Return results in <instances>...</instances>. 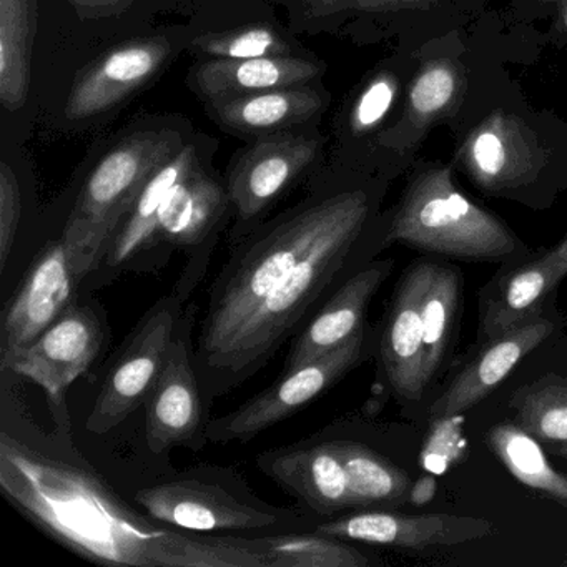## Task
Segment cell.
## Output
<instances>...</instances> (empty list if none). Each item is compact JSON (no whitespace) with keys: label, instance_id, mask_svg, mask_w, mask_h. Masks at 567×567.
Segmentation results:
<instances>
[{"label":"cell","instance_id":"4fadbf2b","mask_svg":"<svg viewBox=\"0 0 567 567\" xmlns=\"http://www.w3.org/2000/svg\"><path fill=\"white\" fill-rule=\"evenodd\" d=\"M436 261L421 258L398 281L380 343L381 367L401 401H416L426 391L423 308Z\"/></svg>","mask_w":567,"mask_h":567},{"label":"cell","instance_id":"7402d4cb","mask_svg":"<svg viewBox=\"0 0 567 567\" xmlns=\"http://www.w3.org/2000/svg\"><path fill=\"white\" fill-rule=\"evenodd\" d=\"M324 95L318 89L310 87V84L298 85L215 99L208 101V111L225 131L265 137L313 121L327 105Z\"/></svg>","mask_w":567,"mask_h":567},{"label":"cell","instance_id":"4316f807","mask_svg":"<svg viewBox=\"0 0 567 567\" xmlns=\"http://www.w3.org/2000/svg\"><path fill=\"white\" fill-rule=\"evenodd\" d=\"M487 443L511 476L567 507V476L554 470L540 441L519 424L501 423L487 431Z\"/></svg>","mask_w":567,"mask_h":567},{"label":"cell","instance_id":"cb8c5ba5","mask_svg":"<svg viewBox=\"0 0 567 567\" xmlns=\"http://www.w3.org/2000/svg\"><path fill=\"white\" fill-rule=\"evenodd\" d=\"M231 207L227 187L197 165L168 194L158 215L155 245L190 248L202 244Z\"/></svg>","mask_w":567,"mask_h":567},{"label":"cell","instance_id":"484cf974","mask_svg":"<svg viewBox=\"0 0 567 567\" xmlns=\"http://www.w3.org/2000/svg\"><path fill=\"white\" fill-rule=\"evenodd\" d=\"M38 0H0V101L19 111L31 91Z\"/></svg>","mask_w":567,"mask_h":567},{"label":"cell","instance_id":"ffe728a7","mask_svg":"<svg viewBox=\"0 0 567 567\" xmlns=\"http://www.w3.org/2000/svg\"><path fill=\"white\" fill-rule=\"evenodd\" d=\"M258 464L267 476L274 477L320 516L353 509L338 441L275 451L261 456Z\"/></svg>","mask_w":567,"mask_h":567},{"label":"cell","instance_id":"74e56055","mask_svg":"<svg viewBox=\"0 0 567 567\" xmlns=\"http://www.w3.org/2000/svg\"><path fill=\"white\" fill-rule=\"evenodd\" d=\"M554 8H556L557 19H559L560 28L567 38V0H553Z\"/></svg>","mask_w":567,"mask_h":567},{"label":"cell","instance_id":"5bb4252c","mask_svg":"<svg viewBox=\"0 0 567 567\" xmlns=\"http://www.w3.org/2000/svg\"><path fill=\"white\" fill-rule=\"evenodd\" d=\"M566 277V268L549 248L501 265L477 297L480 343L503 337L544 315V307Z\"/></svg>","mask_w":567,"mask_h":567},{"label":"cell","instance_id":"44dd1931","mask_svg":"<svg viewBox=\"0 0 567 567\" xmlns=\"http://www.w3.org/2000/svg\"><path fill=\"white\" fill-rule=\"evenodd\" d=\"M466 87V71L456 59H427L408 85L403 118L381 138V144L406 154L416 151L431 128L460 109Z\"/></svg>","mask_w":567,"mask_h":567},{"label":"cell","instance_id":"ba28073f","mask_svg":"<svg viewBox=\"0 0 567 567\" xmlns=\"http://www.w3.org/2000/svg\"><path fill=\"white\" fill-rule=\"evenodd\" d=\"M178 317V300L164 298L138 323L89 414L85 426L91 433H111L151 398L174 343Z\"/></svg>","mask_w":567,"mask_h":567},{"label":"cell","instance_id":"6da1fadb","mask_svg":"<svg viewBox=\"0 0 567 567\" xmlns=\"http://www.w3.org/2000/svg\"><path fill=\"white\" fill-rule=\"evenodd\" d=\"M0 457L4 493L52 536L92 559L135 566L264 567L257 539L158 529L91 474L31 453L8 433H2Z\"/></svg>","mask_w":567,"mask_h":567},{"label":"cell","instance_id":"8992f818","mask_svg":"<svg viewBox=\"0 0 567 567\" xmlns=\"http://www.w3.org/2000/svg\"><path fill=\"white\" fill-rule=\"evenodd\" d=\"M456 164L474 187L489 197L549 207L556 195L550 155L539 135L517 115L494 111L471 128L456 152Z\"/></svg>","mask_w":567,"mask_h":567},{"label":"cell","instance_id":"7a4b0ae2","mask_svg":"<svg viewBox=\"0 0 567 567\" xmlns=\"http://www.w3.org/2000/svg\"><path fill=\"white\" fill-rule=\"evenodd\" d=\"M371 215L373 200L368 192H343L340 207L290 274L221 353L200 371L204 393L218 396L260 370L340 277Z\"/></svg>","mask_w":567,"mask_h":567},{"label":"cell","instance_id":"d6986e66","mask_svg":"<svg viewBox=\"0 0 567 567\" xmlns=\"http://www.w3.org/2000/svg\"><path fill=\"white\" fill-rule=\"evenodd\" d=\"M393 268V260L374 261L348 278L320 313L298 334L288 353L285 370L331 353L363 330L368 307Z\"/></svg>","mask_w":567,"mask_h":567},{"label":"cell","instance_id":"9c48e42d","mask_svg":"<svg viewBox=\"0 0 567 567\" xmlns=\"http://www.w3.org/2000/svg\"><path fill=\"white\" fill-rule=\"evenodd\" d=\"M81 284L62 237L49 244L29 268L6 310L0 331L2 371L68 311Z\"/></svg>","mask_w":567,"mask_h":567},{"label":"cell","instance_id":"f546056e","mask_svg":"<svg viewBox=\"0 0 567 567\" xmlns=\"http://www.w3.org/2000/svg\"><path fill=\"white\" fill-rule=\"evenodd\" d=\"M511 406L516 424L540 443H567V380L546 377L520 386Z\"/></svg>","mask_w":567,"mask_h":567},{"label":"cell","instance_id":"52a82bcc","mask_svg":"<svg viewBox=\"0 0 567 567\" xmlns=\"http://www.w3.org/2000/svg\"><path fill=\"white\" fill-rule=\"evenodd\" d=\"M367 327L350 341L310 363L285 370L271 386L225 416L208 421L205 436L212 443L248 441L310 404L363 361Z\"/></svg>","mask_w":567,"mask_h":567},{"label":"cell","instance_id":"7c38bea8","mask_svg":"<svg viewBox=\"0 0 567 567\" xmlns=\"http://www.w3.org/2000/svg\"><path fill=\"white\" fill-rule=\"evenodd\" d=\"M104 328L97 315L78 301L71 305L31 347L22 350L6 371L29 378L48 391L54 403L89 370L101 353Z\"/></svg>","mask_w":567,"mask_h":567},{"label":"cell","instance_id":"836d02e7","mask_svg":"<svg viewBox=\"0 0 567 567\" xmlns=\"http://www.w3.org/2000/svg\"><path fill=\"white\" fill-rule=\"evenodd\" d=\"M311 14H371L391 16L401 12H427L437 0H307Z\"/></svg>","mask_w":567,"mask_h":567},{"label":"cell","instance_id":"5b68a950","mask_svg":"<svg viewBox=\"0 0 567 567\" xmlns=\"http://www.w3.org/2000/svg\"><path fill=\"white\" fill-rule=\"evenodd\" d=\"M182 148L177 132H137L122 138L95 165L62 234L81 281L104 264L142 188Z\"/></svg>","mask_w":567,"mask_h":567},{"label":"cell","instance_id":"30bf717a","mask_svg":"<svg viewBox=\"0 0 567 567\" xmlns=\"http://www.w3.org/2000/svg\"><path fill=\"white\" fill-rule=\"evenodd\" d=\"M135 503L152 519L188 533L264 530L281 523V513L238 499L217 484L178 480L138 491Z\"/></svg>","mask_w":567,"mask_h":567},{"label":"cell","instance_id":"e575fe53","mask_svg":"<svg viewBox=\"0 0 567 567\" xmlns=\"http://www.w3.org/2000/svg\"><path fill=\"white\" fill-rule=\"evenodd\" d=\"M21 185L14 171L6 162L0 165V264L2 270L14 248L16 235L21 224Z\"/></svg>","mask_w":567,"mask_h":567},{"label":"cell","instance_id":"1f68e13d","mask_svg":"<svg viewBox=\"0 0 567 567\" xmlns=\"http://www.w3.org/2000/svg\"><path fill=\"white\" fill-rule=\"evenodd\" d=\"M195 49L212 59L271 58V55H291V45L268 25H248L235 31L207 34L194 41Z\"/></svg>","mask_w":567,"mask_h":567},{"label":"cell","instance_id":"4dcf8cb0","mask_svg":"<svg viewBox=\"0 0 567 567\" xmlns=\"http://www.w3.org/2000/svg\"><path fill=\"white\" fill-rule=\"evenodd\" d=\"M270 567H363L370 560L343 539L324 534L267 537Z\"/></svg>","mask_w":567,"mask_h":567},{"label":"cell","instance_id":"d6a6232c","mask_svg":"<svg viewBox=\"0 0 567 567\" xmlns=\"http://www.w3.org/2000/svg\"><path fill=\"white\" fill-rule=\"evenodd\" d=\"M400 78L390 69L377 71L363 85L351 102L347 127L351 135L370 134L383 124L386 115L400 94Z\"/></svg>","mask_w":567,"mask_h":567},{"label":"cell","instance_id":"f1b7e54d","mask_svg":"<svg viewBox=\"0 0 567 567\" xmlns=\"http://www.w3.org/2000/svg\"><path fill=\"white\" fill-rule=\"evenodd\" d=\"M463 275L451 265H434L433 278L424 295L423 333L426 358H424V371L427 381H433L450 351L453 340L454 324L463 303Z\"/></svg>","mask_w":567,"mask_h":567},{"label":"cell","instance_id":"8fae6325","mask_svg":"<svg viewBox=\"0 0 567 567\" xmlns=\"http://www.w3.org/2000/svg\"><path fill=\"white\" fill-rule=\"evenodd\" d=\"M320 151V138L290 132L265 135L248 147L235 162L227 182L237 220H257L317 162Z\"/></svg>","mask_w":567,"mask_h":567},{"label":"cell","instance_id":"603a6c76","mask_svg":"<svg viewBox=\"0 0 567 567\" xmlns=\"http://www.w3.org/2000/svg\"><path fill=\"white\" fill-rule=\"evenodd\" d=\"M323 74V65L297 55L271 58L210 59L202 62L192 74L195 87L208 101L257 94L274 89L311 84Z\"/></svg>","mask_w":567,"mask_h":567},{"label":"cell","instance_id":"f35d334b","mask_svg":"<svg viewBox=\"0 0 567 567\" xmlns=\"http://www.w3.org/2000/svg\"><path fill=\"white\" fill-rule=\"evenodd\" d=\"M554 453L557 454V456L566 457L567 460V443H559L557 446L553 447Z\"/></svg>","mask_w":567,"mask_h":567},{"label":"cell","instance_id":"d590c367","mask_svg":"<svg viewBox=\"0 0 567 567\" xmlns=\"http://www.w3.org/2000/svg\"><path fill=\"white\" fill-rule=\"evenodd\" d=\"M69 4L74 8L79 18L89 21L124 14L134 4V0H69Z\"/></svg>","mask_w":567,"mask_h":567},{"label":"cell","instance_id":"d4e9b609","mask_svg":"<svg viewBox=\"0 0 567 567\" xmlns=\"http://www.w3.org/2000/svg\"><path fill=\"white\" fill-rule=\"evenodd\" d=\"M197 165H200L198 164L197 148L194 145H184V148L175 157H172L167 164L162 165L152 175L109 247L107 257L104 260L105 267H125L134 261L142 251L154 247L158 215H161L168 194Z\"/></svg>","mask_w":567,"mask_h":567},{"label":"cell","instance_id":"e0dca14e","mask_svg":"<svg viewBox=\"0 0 567 567\" xmlns=\"http://www.w3.org/2000/svg\"><path fill=\"white\" fill-rule=\"evenodd\" d=\"M200 381L185 338L175 337L164 371L148 398L147 443L154 453L175 446L198 450L207 440Z\"/></svg>","mask_w":567,"mask_h":567},{"label":"cell","instance_id":"8d00e7d4","mask_svg":"<svg viewBox=\"0 0 567 567\" xmlns=\"http://www.w3.org/2000/svg\"><path fill=\"white\" fill-rule=\"evenodd\" d=\"M549 250L550 254L556 257V260L559 261V264L567 270V234L564 235L563 240H560L559 244L554 245Z\"/></svg>","mask_w":567,"mask_h":567},{"label":"cell","instance_id":"9a60e30c","mask_svg":"<svg viewBox=\"0 0 567 567\" xmlns=\"http://www.w3.org/2000/svg\"><path fill=\"white\" fill-rule=\"evenodd\" d=\"M317 533L343 540L400 547L430 549L473 543L493 534L489 520L456 514H410L393 511H360L318 524Z\"/></svg>","mask_w":567,"mask_h":567},{"label":"cell","instance_id":"277c9868","mask_svg":"<svg viewBox=\"0 0 567 567\" xmlns=\"http://www.w3.org/2000/svg\"><path fill=\"white\" fill-rule=\"evenodd\" d=\"M343 192L291 212L238 248L212 290L198 340V373L274 293L340 207Z\"/></svg>","mask_w":567,"mask_h":567},{"label":"cell","instance_id":"ac0fdd59","mask_svg":"<svg viewBox=\"0 0 567 567\" xmlns=\"http://www.w3.org/2000/svg\"><path fill=\"white\" fill-rule=\"evenodd\" d=\"M559 328V321L553 317L534 318L503 337L481 343L476 357L456 374L447 390L431 404V417L457 416L471 410L477 403L489 396L507 377L516 370L517 364L543 344L554 331Z\"/></svg>","mask_w":567,"mask_h":567},{"label":"cell","instance_id":"2e32d148","mask_svg":"<svg viewBox=\"0 0 567 567\" xmlns=\"http://www.w3.org/2000/svg\"><path fill=\"white\" fill-rule=\"evenodd\" d=\"M171 54L167 38L137 39L111 49L75 79L65 114L71 121H85L112 111L145 87L164 69Z\"/></svg>","mask_w":567,"mask_h":567},{"label":"cell","instance_id":"3957f363","mask_svg":"<svg viewBox=\"0 0 567 567\" xmlns=\"http://www.w3.org/2000/svg\"><path fill=\"white\" fill-rule=\"evenodd\" d=\"M390 244L437 257L501 265L530 254L504 220L456 187L450 165L437 162L421 165L411 175L384 234L383 247Z\"/></svg>","mask_w":567,"mask_h":567},{"label":"cell","instance_id":"83f0119b","mask_svg":"<svg viewBox=\"0 0 567 567\" xmlns=\"http://www.w3.org/2000/svg\"><path fill=\"white\" fill-rule=\"evenodd\" d=\"M348 473L353 507L398 506L410 499V474L353 441H338Z\"/></svg>","mask_w":567,"mask_h":567}]
</instances>
